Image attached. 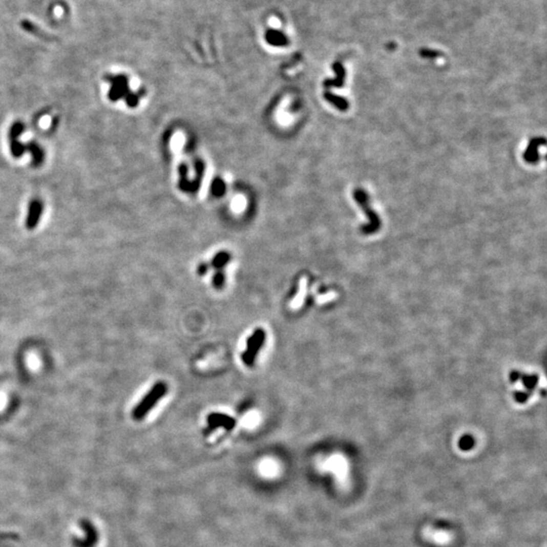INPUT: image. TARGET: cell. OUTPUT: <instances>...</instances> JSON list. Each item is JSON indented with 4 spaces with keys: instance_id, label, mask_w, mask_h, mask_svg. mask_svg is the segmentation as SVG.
I'll use <instances>...</instances> for the list:
<instances>
[{
    "instance_id": "1",
    "label": "cell",
    "mask_w": 547,
    "mask_h": 547,
    "mask_svg": "<svg viewBox=\"0 0 547 547\" xmlns=\"http://www.w3.org/2000/svg\"><path fill=\"white\" fill-rule=\"evenodd\" d=\"M167 392V385L162 382H156L149 392L142 398L132 411V416L135 420H142L153 408L165 396Z\"/></svg>"
},
{
    "instance_id": "2",
    "label": "cell",
    "mask_w": 547,
    "mask_h": 547,
    "mask_svg": "<svg viewBox=\"0 0 547 547\" xmlns=\"http://www.w3.org/2000/svg\"><path fill=\"white\" fill-rule=\"evenodd\" d=\"M266 338H267L266 330L261 328V327L256 329L249 335V338L246 341L245 350L243 351L242 356H241V359H242L243 363L246 366L250 367V366L255 364L260 351L262 350V348L265 345Z\"/></svg>"
},
{
    "instance_id": "3",
    "label": "cell",
    "mask_w": 547,
    "mask_h": 547,
    "mask_svg": "<svg viewBox=\"0 0 547 547\" xmlns=\"http://www.w3.org/2000/svg\"><path fill=\"white\" fill-rule=\"evenodd\" d=\"M354 197H355V200L357 201V203L362 207V209L364 210L367 217L370 219V224L368 225H364L361 227L362 232L365 234H371L373 232H375L376 230H378L380 228V219L379 217L377 216V214L370 208V204H369V200H368V196L367 194L365 193L363 190H356L355 193H354Z\"/></svg>"
},
{
    "instance_id": "4",
    "label": "cell",
    "mask_w": 547,
    "mask_h": 547,
    "mask_svg": "<svg viewBox=\"0 0 547 547\" xmlns=\"http://www.w3.org/2000/svg\"><path fill=\"white\" fill-rule=\"evenodd\" d=\"M80 526L85 532L82 538H74L73 545L74 547H94L98 541V533L95 526L90 520H82Z\"/></svg>"
},
{
    "instance_id": "5",
    "label": "cell",
    "mask_w": 547,
    "mask_h": 547,
    "mask_svg": "<svg viewBox=\"0 0 547 547\" xmlns=\"http://www.w3.org/2000/svg\"><path fill=\"white\" fill-rule=\"evenodd\" d=\"M207 422L211 428H223L226 431L232 430L236 424L232 416L220 412H213L209 414Z\"/></svg>"
},
{
    "instance_id": "6",
    "label": "cell",
    "mask_w": 547,
    "mask_h": 547,
    "mask_svg": "<svg viewBox=\"0 0 547 547\" xmlns=\"http://www.w3.org/2000/svg\"><path fill=\"white\" fill-rule=\"evenodd\" d=\"M128 86L127 78L124 76H119L113 79V88L110 92V97L113 100L122 98L128 94Z\"/></svg>"
},
{
    "instance_id": "7",
    "label": "cell",
    "mask_w": 547,
    "mask_h": 547,
    "mask_svg": "<svg viewBox=\"0 0 547 547\" xmlns=\"http://www.w3.org/2000/svg\"><path fill=\"white\" fill-rule=\"evenodd\" d=\"M545 144V139L543 138H535L530 141V144L524 153V159L529 163H535L539 159V153L538 148L540 145Z\"/></svg>"
},
{
    "instance_id": "8",
    "label": "cell",
    "mask_w": 547,
    "mask_h": 547,
    "mask_svg": "<svg viewBox=\"0 0 547 547\" xmlns=\"http://www.w3.org/2000/svg\"><path fill=\"white\" fill-rule=\"evenodd\" d=\"M265 39L269 45L274 47H286L289 44L287 36L279 30L269 29L265 34Z\"/></svg>"
},
{
    "instance_id": "9",
    "label": "cell",
    "mask_w": 547,
    "mask_h": 547,
    "mask_svg": "<svg viewBox=\"0 0 547 547\" xmlns=\"http://www.w3.org/2000/svg\"><path fill=\"white\" fill-rule=\"evenodd\" d=\"M332 67H333V70H334L336 76H335L334 79H326L323 82V86L325 88H342L344 82H345L346 71H345L343 65L340 62H335Z\"/></svg>"
},
{
    "instance_id": "10",
    "label": "cell",
    "mask_w": 547,
    "mask_h": 547,
    "mask_svg": "<svg viewBox=\"0 0 547 547\" xmlns=\"http://www.w3.org/2000/svg\"><path fill=\"white\" fill-rule=\"evenodd\" d=\"M323 96L329 103H331L332 106H334L335 108H338L342 112H345V111H347L349 109L348 100L346 98L342 97V96L335 95V94H333V93H331L329 91H325Z\"/></svg>"
},
{
    "instance_id": "11",
    "label": "cell",
    "mask_w": 547,
    "mask_h": 547,
    "mask_svg": "<svg viewBox=\"0 0 547 547\" xmlns=\"http://www.w3.org/2000/svg\"><path fill=\"white\" fill-rule=\"evenodd\" d=\"M231 260V256L227 251H220L218 253L212 260L211 264L214 269L217 271H222V269L227 265L229 261Z\"/></svg>"
},
{
    "instance_id": "12",
    "label": "cell",
    "mask_w": 547,
    "mask_h": 547,
    "mask_svg": "<svg viewBox=\"0 0 547 547\" xmlns=\"http://www.w3.org/2000/svg\"><path fill=\"white\" fill-rule=\"evenodd\" d=\"M180 187L183 192L191 193V182L187 180V167L184 163L180 165Z\"/></svg>"
},
{
    "instance_id": "13",
    "label": "cell",
    "mask_w": 547,
    "mask_h": 547,
    "mask_svg": "<svg viewBox=\"0 0 547 547\" xmlns=\"http://www.w3.org/2000/svg\"><path fill=\"white\" fill-rule=\"evenodd\" d=\"M211 192L215 197H222L226 192V184L220 178H216L211 184Z\"/></svg>"
},
{
    "instance_id": "14",
    "label": "cell",
    "mask_w": 547,
    "mask_h": 547,
    "mask_svg": "<svg viewBox=\"0 0 547 547\" xmlns=\"http://www.w3.org/2000/svg\"><path fill=\"white\" fill-rule=\"evenodd\" d=\"M41 205L38 203V202H35L32 206H31V215L29 217V221H28V227L33 228L37 223V220L40 216V212H41Z\"/></svg>"
},
{
    "instance_id": "15",
    "label": "cell",
    "mask_w": 547,
    "mask_h": 547,
    "mask_svg": "<svg viewBox=\"0 0 547 547\" xmlns=\"http://www.w3.org/2000/svg\"><path fill=\"white\" fill-rule=\"evenodd\" d=\"M225 284V275L222 271H217L213 277V285L216 289H221Z\"/></svg>"
},
{
    "instance_id": "16",
    "label": "cell",
    "mask_w": 547,
    "mask_h": 547,
    "mask_svg": "<svg viewBox=\"0 0 547 547\" xmlns=\"http://www.w3.org/2000/svg\"><path fill=\"white\" fill-rule=\"evenodd\" d=\"M125 98H126V101H127V103H128L129 107H136L137 104H138V102H139V98H138V96H137L136 94L131 93V92H129V93L125 96Z\"/></svg>"
},
{
    "instance_id": "17",
    "label": "cell",
    "mask_w": 547,
    "mask_h": 547,
    "mask_svg": "<svg viewBox=\"0 0 547 547\" xmlns=\"http://www.w3.org/2000/svg\"><path fill=\"white\" fill-rule=\"evenodd\" d=\"M420 55L425 58H436V57H439L441 56L440 53L436 52V51H432V50H423L420 52Z\"/></svg>"
},
{
    "instance_id": "18",
    "label": "cell",
    "mask_w": 547,
    "mask_h": 547,
    "mask_svg": "<svg viewBox=\"0 0 547 547\" xmlns=\"http://www.w3.org/2000/svg\"><path fill=\"white\" fill-rule=\"evenodd\" d=\"M207 271H208V266L206 264H201L198 268V273L200 275H204Z\"/></svg>"
}]
</instances>
